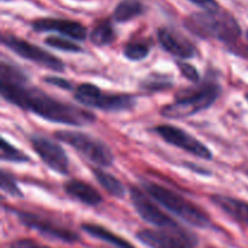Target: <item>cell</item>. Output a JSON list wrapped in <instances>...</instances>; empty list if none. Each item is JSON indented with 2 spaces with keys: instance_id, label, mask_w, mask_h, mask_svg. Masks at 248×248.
<instances>
[{
  "instance_id": "603a6c76",
  "label": "cell",
  "mask_w": 248,
  "mask_h": 248,
  "mask_svg": "<svg viewBox=\"0 0 248 248\" xmlns=\"http://www.w3.org/2000/svg\"><path fill=\"white\" fill-rule=\"evenodd\" d=\"M172 86H173V81L165 75H152L140 84V87L148 92L164 91V90L171 89Z\"/></svg>"
},
{
  "instance_id": "ac0fdd59",
  "label": "cell",
  "mask_w": 248,
  "mask_h": 248,
  "mask_svg": "<svg viewBox=\"0 0 248 248\" xmlns=\"http://www.w3.org/2000/svg\"><path fill=\"white\" fill-rule=\"evenodd\" d=\"M144 10L145 7L140 0H123L114 9L113 18L119 23H124L140 16Z\"/></svg>"
},
{
  "instance_id": "83f0119b",
  "label": "cell",
  "mask_w": 248,
  "mask_h": 248,
  "mask_svg": "<svg viewBox=\"0 0 248 248\" xmlns=\"http://www.w3.org/2000/svg\"><path fill=\"white\" fill-rule=\"evenodd\" d=\"M44 81L47 82L48 85H53L56 87H60L62 90H72V82L68 80L63 79V78L58 77H46L44 78Z\"/></svg>"
},
{
  "instance_id": "52a82bcc",
  "label": "cell",
  "mask_w": 248,
  "mask_h": 248,
  "mask_svg": "<svg viewBox=\"0 0 248 248\" xmlns=\"http://www.w3.org/2000/svg\"><path fill=\"white\" fill-rule=\"evenodd\" d=\"M136 237L149 248H198L199 245L196 235L183 227L143 229L136 234Z\"/></svg>"
},
{
  "instance_id": "8992f818",
  "label": "cell",
  "mask_w": 248,
  "mask_h": 248,
  "mask_svg": "<svg viewBox=\"0 0 248 248\" xmlns=\"http://www.w3.org/2000/svg\"><path fill=\"white\" fill-rule=\"evenodd\" d=\"M75 99L82 106L101 109L104 111L131 110L136 106L135 96L130 93L103 92L96 85L84 82L75 91Z\"/></svg>"
},
{
  "instance_id": "6da1fadb",
  "label": "cell",
  "mask_w": 248,
  "mask_h": 248,
  "mask_svg": "<svg viewBox=\"0 0 248 248\" xmlns=\"http://www.w3.org/2000/svg\"><path fill=\"white\" fill-rule=\"evenodd\" d=\"M0 91L5 101L52 123L84 126L96 120L91 111L51 97L29 85L23 70L5 58L0 63Z\"/></svg>"
},
{
  "instance_id": "7c38bea8",
  "label": "cell",
  "mask_w": 248,
  "mask_h": 248,
  "mask_svg": "<svg viewBox=\"0 0 248 248\" xmlns=\"http://www.w3.org/2000/svg\"><path fill=\"white\" fill-rule=\"evenodd\" d=\"M31 144L44 164L61 174L69 173V157L60 143L43 136H31Z\"/></svg>"
},
{
  "instance_id": "f1b7e54d",
  "label": "cell",
  "mask_w": 248,
  "mask_h": 248,
  "mask_svg": "<svg viewBox=\"0 0 248 248\" xmlns=\"http://www.w3.org/2000/svg\"><path fill=\"white\" fill-rule=\"evenodd\" d=\"M188 1L193 2V4L198 5V6L202 7V9H216V7H219L218 2L216 0H188Z\"/></svg>"
},
{
  "instance_id": "44dd1931",
  "label": "cell",
  "mask_w": 248,
  "mask_h": 248,
  "mask_svg": "<svg viewBox=\"0 0 248 248\" xmlns=\"http://www.w3.org/2000/svg\"><path fill=\"white\" fill-rule=\"evenodd\" d=\"M152 45L145 40H131L124 47V56L130 61H142L149 55Z\"/></svg>"
},
{
  "instance_id": "cb8c5ba5",
  "label": "cell",
  "mask_w": 248,
  "mask_h": 248,
  "mask_svg": "<svg viewBox=\"0 0 248 248\" xmlns=\"http://www.w3.org/2000/svg\"><path fill=\"white\" fill-rule=\"evenodd\" d=\"M45 44L53 48L64 51V52H80L81 51V47L77 43L64 38V36H48L45 39Z\"/></svg>"
},
{
  "instance_id": "484cf974",
  "label": "cell",
  "mask_w": 248,
  "mask_h": 248,
  "mask_svg": "<svg viewBox=\"0 0 248 248\" xmlns=\"http://www.w3.org/2000/svg\"><path fill=\"white\" fill-rule=\"evenodd\" d=\"M178 69L182 73L186 79H188L191 82H198L200 80V74H199L198 69L194 67L193 64L186 62H178Z\"/></svg>"
},
{
  "instance_id": "277c9868",
  "label": "cell",
  "mask_w": 248,
  "mask_h": 248,
  "mask_svg": "<svg viewBox=\"0 0 248 248\" xmlns=\"http://www.w3.org/2000/svg\"><path fill=\"white\" fill-rule=\"evenodd\" d=\"M219 85L213 81H206L195 87L178 92L176 101L161 109V115L166 119H184L195 115L199 111L210 108L219 97Z\"/></svg>"
},
{
  "instance_id": "4dcf8cb0",
  "label": "cell",
  "mask_w": 248,
  "mask_h": 248,
  "mask_svg": "<svg viewBox=\"0 0 248 248\" xmlns=\"http://www.w3.org/2000/svg\"><path fill=\"white\" fill-rule=\"evenodd\" d=\"M247 40H248V31H247Z\"/></svg>"
},
{
  "instance_id": "d4e9b609",
  "label": "cell",
  "mask_w": 248,
  "mask_h": 248,
  "mask_svg": "<svg viewBox=\"0 0 248 248\" xmlns=\"http://www.w3.org/2000/svg\"><path fill=\"white\" fill-rule=\"evenodd\" d=\"M0 186H1V190L4 193L9 194L10 196H15V198H22L23 196L14 177L7 173L5 170H2L1 173H0Z\"/></svg>"
},
{
  "instance_id": "5b68a950",
  "label": "cell",
  "mask_w": 248,
  "mask_h": 248,
  "mask_svg": "<svg viewBox=\"0 0 248 248\" xmlns=\"http://www.w3.org/2000/svg\"><path fill=\"white\" fill-rule=\"evenodd\" d=\"M55 137L77 150L79 154L86 157L97 166L109 167L114 162V155L110 148L98 138L80 132V131L61 130L55 133Z\"/></svg>"
},
{
  "instance_id": "ba28073f",
  "label": "cell",
  "mask_w": 248,
  "mask_h": 248,
  "mask_svg": "<svg viewBox=\"0 0 248 248\" xmlns=\"http://www.w3.org/2000/svg\"><path fill=\"white\" fill-rule=\"evenodd\" d=\"M1 43L6 46L9 50L18 55L19 57L28 60L31 62L36 63L44 68L53 70V72H64V63L58 57L53 56L48 51L44 50L43 47L34 45L29 41L23 40L21 38L12 35V34H4L1 36Z\"/></svg>"
},
{
  "instance_id": "7a4b0ae2",
  "label": "cell",
  "mask_w": 248,
  "mask_h": 248,
  "mask_svg": "<svg viewBox=\"0 0 248 248\" xmlns=\"http://www.w3.org/2000/svg\"><path fill=\"white\" fill-rule=\"evenodd\" d=\"M184 26L199 38L216 39L228 45L236 44L241 36V28L236 18L220 7L189 15Z\"/></svg>"
},
{
  "instance_id": "8fae6325",
  "label": "cell",
  "mask_w": 248,
  "mask_h": 248,
  "mask_svg": "<svg viewBox=\"0 0 248 248\" xmlns=\"http://www.w3.org/2000/svg\"><path fill=\"white\" fill-rule=\"evenodd\" d=\"M130 195L135 210L137 211L140 217L147 223L157 228H161V229L181 227L173 218H171L169 215L160 210L159 206L153 201L152 196L140 190V188L131 186Z\"/></svg>"
},
{
  "instance_id": "2e32d148",
  "label": "cell",
  "mask_w": 248,
  "mask_h": 248,
  "mask_svg": "<svg viewBox=\"0 0 248 248\" xmlns=\"http://www.w3.org/2000/svg\"><path fill=\"white\" fill-rule=\"evenodd\" d=\"M211 200L228 216L248 225V202L246 201L225 195H213Z\"/></svg>"
},
{
  "instance_id": "3957f363",
  "label": "cell",
  "mask_w": 248,
  "mask_h": 248,
  "mask_svg": "<svg viewBox=\"0 0 248 248\" xmlns=\"http://www.w3.org/2000/svg\"><path fill=\"white\" fill-rule=\"evenodd\" d=\"M143 189L148 195L152 196L153 200L188 224L201 229L212 227V220L205 210L189 201L184 196L177 194L176 191H172L166 186L149 181L143 182Z\"/></svg>"
},
{
  "instance_id": "e0dca14e",
  "label": "cell",
  "mask_w": 248,
  "mask_h": 248,
  "mask_svg": "<svg viewBox=\"0 0 248 248\" xmlns=\"http://www.w3.org/2000/svg\"><path fill=\"white\" fill-rule=\"evenodd\" d=\"M81 229L84 230L86 234H89L90 236L94 237L97 240H101V241L106 242V244L111 245L115 248H137L133 244H131L130 241H127L124 237L119 236L115 232H110L107 228L102 227L99 224H93V223H84L81 225Z\"/></svg>"
},
{
  "instance_id": "5bb4252c",
  "label": "cell",
  "mask_w": 248,
  "mask_h": 248,
  "mask_svg": "<svg viewBox=\"0 0 248 248\" xmlns=\"http://www.w3.org/2000/svg\"><path fill=\"white\" fill-rule=\"evenodd\" d=\"M31 28L35 31H57L74 40L84 41L87 38V31L80 22L63 18H39L31 22Z\"/></svg>"
},
{
  "instance_id": "9a60e30c",
  "label": "cell",
  "mask_w": 248,
  "mask_h": 248,
  "mask_svg": "<svg viewBox=\"0 0 248 248\" xmlns=\"http://www.w3.org/2000/svg\"><path fill=\"white\" fill-rule=\"evenodd\" d=\"M65 194L87 206H98L103 202L101 194L92 186L78 179H70L63 184Z\"/></svg>"
},
{
  "instance_id": "7402d4cb",
  "label": "cell",
  "mask_w": 248,
  "mask_h": 248,
  "mask_svg": "<svg viewBox=\"0 0 248 248\" xmlns=\"http://www.w3.org/2000/svg\"><path fill=\"white\" fill-rule=\"evenodd\" d=\"M1 160L2 161L16 162V164H24L31 161V157L23 153L22 150L17 149L15 145L7 142L5 138L1 140Z\"/></svg>"
},
{
  "instance_id": "4fadbf2b",
  "label": "cell",
  "mask_w": 248,
  "mask_h": 248,
  "mask_svg": "<svg viewBox=\"0 0 248 248\" xmlns=\"http://www.w3.org/2000/svg\"><path fill=\"white\" fill-rule=\"evenodd\" d=\"M157 40L166 52L177 58L186 60L195 57L198 53L195 44L181 31L170 27H161L157 31Z\"/></svg>"
},
{
  "instance_id": "f546056e",
  "label": "cell",
  "mask_w": 248,
  "mask_h": 248,
  "mask_svg": "<svg viewBox=\"0 0 248 248\" xmlns=\"http://www.w3.org/2000/svg\"><path fill=\"white\" fill-rule=\"evenodd\" d=\"M246 99H247V102H248V94L246 96Z\"/></svg>"
},
{
  "instance_id": "4316f807",
  "label": "cell",
  "mask_w": 248,
  "mask_h": 248,
  "mask_svg": "<svg viewBox=\"0 0 248 248\" xmlns=\"http://www.w3.org/2000/svg\"><path fill=\"white\" fill-rule=\"evenodd\" d=\"M9 248H52V247L41 245L31 239H18L16 240V241L12 242Z\"/></svg>"
},
{
  "instance_id": "9c48e42d",
  "label": "cell",
  "mask_w": 248,
  "mask_h": 248,
  "mask_svg": "<svg viewBox=\"0 0 248 248\" xmlns=\"http://www.w3.org/2000/svg\"><path fill=\"white\" fill-rule=\"evenodd\" d=\"M15 213L24 227L35 230L44 236L68 242V244H74L80 240L78 232L63 225L62 223L51 219V218L44 217V216L36 215V213L24 212V211H16Z\"/></svg>"
},
{
  "instance_id": "ffe728a7",
  "label": "cell",
  "mask_w": 248,
  "mask_h": 248,
  "mask_svg": "<svg viewBox=\"0 0 248 248\" xmlns=\"http://www.w3.org/2000/svg\"><path fill=\"white\" fill-rule=\"evenodd\" d=\"M116 38L115 29H114L113 24L109 19H103V21H99L96 26L93 27V29L90 33V40L93 45L99 46H107L110 45Z\"/></svg>"
},
{
  "instance_id": "30bf717a",
  "label": "cell",
  "mask_w": 248,
  "mask_h": 248,
  "mask_svg": "<svg viewBox=\"0 0 248 248\" xmlns=\"http://www.w3.org/2000/svg\"><path fill=\"white\" fill-rule=\"evenodd\" d=\"M154 132L169 144L186 150L194 156L203 160H211L213 157L211 150L201 140L182 128L171 125H159L154 128Z\"/></svg>"
},
{
  "instance_id": "1f68e13d",
  "label": "cell",
  "mask_w": 248,
  "mask_h": 248,
  "mask_svg": "<svg viewBox=\"0 0 248 248\" xmlns=\"http://www.w3.org/2000/svg\"><path fill=\"white\" fill-rule=\"evenodd\" d=\"M247 174H248V170H247Z\"/></svg>"
},
{
  "instance_id": "d6986e66",
  "label": "cell",
  "mask_w": 248,
  "mask_h": 248,
  "mask_svg": "<svg viewBox=\"0 0 248 248\" xmlns=\"http://www.w3.org/2000/svg\"><path fill=\"white\" fill-rule=\"evenodd\" d=\"M93 177L99 186L114 198H124L126 195V188L115 176L104 172L101 169H93Z\"/></svg>"
}]
</instances>
